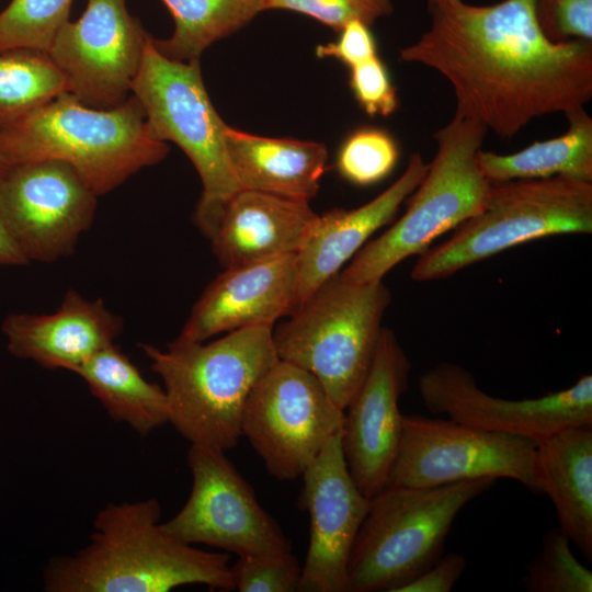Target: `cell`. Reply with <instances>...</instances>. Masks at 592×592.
<instances>
[{
	"mask_svg": "<svg viewBox=\"0 0 592 592\" xmlns=\"http://www.w3.org/2000/svg\"><path fill=\"white\" fill-rule=\"evenodd\" d=\"M12 166L0 155V180L8 173Z\"/></svg>",
	"mask_w": 592,
	"mask_h": 592,
	"instance_id": "38",
	"label": "cell"
},
{
	"mask_svg": "<svg viewBox=\"0 0 592 592\" xmlns=\"http://www.w3.org/2000/svg\"><path fill=\"white\" fill-rule=\"evenodd\" d=\"M536 442L451 419L403 415L388 486L428 488L480 478L515 480L540 493Z\"/></svg>",
	"mask_w": 592,
	"mask_h": 592,
	"instance_id": "11",
	"label": "cell"
},
{
	"mask_svg": "<svg viewBox=\"0 0 592 592\" xmlns=\"http://www.w3.org/2000/svg\"><path fill=\"white\" fill-rule=\"evenodd\" d=\"M565 234H592L591 182L566 177L491 182L482 208L424 251L411 278L442 280L512 247Z\"/></svg>",
	"mask_w": 592,
	"mask_h": 592,
	"instance_id": "8",
	"label": "cell"
},
{
	"mask_svg": "<svg viewBox=\"0 0 592 592\" xmlns=\"http://www.w3.org/2000/svg\"><path fill=\"white\" fill-rule=\"evenodd\" d=\"M540 493L551 500L559 526L592 560V423L567 426L536 444Z\"/></svg>",
	"mask_w": 592,
	"mask_h": 592,
	"instance_id": "23",
	"label": "cell"
},
{
	"mask_svg": "<svg viewBox=\"0 0 592 592\" xmlns=\"http://www.w3.org/2000/svg\"><path fill=\"white\" fill-rule=\"evenodd\" d=\"M335 432L303 473L299 506L309 513V545L298 592H345L350 554L369 499L352 479Z\"/></svg>",
	"mask_w": 592,
	"mask_h": 592,
	"instance_id": "16",
	"label": "cell"
},
{
	"mask_svg": "<svg viewBox=\"0 0 592 592\" xmlns=\"http://www.w3.org/2000/svg\"><path fill=\"white\" fill-rule=\"evenodd\" d=\"M96 197L62 161L12 166L0 180V217L29 262L53 263L73 253Z\"/></svg>",
	"mask_w": 592,
	"mask_h": 592,
	"instance_id": "13",
	"label": "cell"
},
{
	"mask_svg": "<svg viewBox=\"0 0 592 592\" xmlns=\"http://www.w3.org/2000/svg\"><path fill=\"white\" fill-rule=\"evenodd\" d=\"M349 83L355 100L369 116H388L397 110V91L378 55L350 68Z\"/></svg>",
	"mask_w": 592,
	"mask_h": 592,
	"instance_id": "34",
	"label": "cell"
},
{
	"mask_svg": "<svg viewBox=\"0 0 592 592\" xmlns=\"http://www.w3.org/2000/svg\"><path fill=\"white\" fill-rule=\"evenodd\" d=\"M339 33L335 42L317 46V57L337 59L350 69L377 56L376 41L367 24L352 21Z\"/></svg>",
	"mask_w": 592,
	"mask_h": 592,
	"instance_id": "35",
	"label": "cell"
},
{
	"mask_svg": "<svg viewBox=\"0 0 592 592\" xmlns=\"http://www.w3.org/2000/svg\"><path fill=\"white\" fill-rule=\"evenodd\" d=\"M168 152L134 94L115 107L99 110L65 92L0 130V155L9 164L62 161L98 196L162 161Z\"/></svg>",
	"mask_w": 592,
	"mask_h": 592,
	"instance_id": "3",
	"label": "cell"
},
{
	"mask_svg": "<svg viewBox=\"0 0 592 592\" xmlns=\"http://www.w3.org/2000/svg\"><path fill=\"white\" fill-rule=\"evenodd\" d=\"M226 145L241 189L309 202L326 171L322 144L263 137L227 125Z\"/></svg>",
	"mask_w": 592,
	"mask_h": 592,
	"instance_id": "22",
	"label": "cell"
},
{
	"mask_svg": "<svg viewBox=\"0 0 592 592\" xmlns=\"http://www.w3.org/2000/svg\"><path fill=\"white\" fill-rule=\"evenodd\" d=\"M156 499L109 503L93 521L89 543L52 559L47 592H168L187 584L235 589L229 555L209 553L168 534Z\"/></svg>",
	"mask_w": 592,
	"mask_h": 592,
	"instance_id": "2",
	"label": "cell"
},
{
	"mask_svg": "<svg viewBox=\"0 0 592 592\" xmlns=\"http://www.w3.org/2000/svg\"><path fill=\"white\" fill-rule=\"evenodd\" d=\"M239 592H298L301 567L291 553L238 556L231 566Z\"/></svg>",
	"mask_w": 592,
	"mask_h": 592,
	"instance_id": "31",
	"label": "cell"
},
{
	"mask_svg": "<svg viewBox=\"0 0 592 592\" xmlns=\"http://www.w3.org/2000/svg\"><path fill=\"white\" fill-rule=\"evenodd\" d=\"M568 128L558 137L535 141L500 155L478 152V163L490 182L566 177L592 183V118L583 109L565 114Z\"/></svg>",
	"mask_w": 592,
	"mask_h": 592,
	"instance_id": "25",
	"label": "cell"
},
{
	"mask_svg": "<svg viewBox=\"0 0 592 592\" xmlns=\"http://www.w3.org/2000/svg\"><path fill=\"white\" fill-rule=\"evenodd\" d=\"M296 254L225 267L204 289L174 341L205 342L254 325H273L293 312Z\"/></svg>",
	"mask_w": 592,
	"mask_h": 592,
	"instance_id": "18",
	"label": "cell"
},
{
	"mask_svg": "<svg viewBox=\"0 0 592 592\" xmlns=\"http://www.w3.org/2000/svg\"><path fill=\"white\" fill-rule=\"evenodd\" d=\"M174 31L168 39H155L164 56L189 61L198 59L216 41L230 35L263 12V0H162Z\"/></svg>",
	"mask_w": 592,
	"mask_h": 592,
	"instance_id": "26",
	"label": "cell"
},
{
	"mask_svg": "<svg viewBox=\"0 0 592 592\" xmlns=\"http://www.w3.org/2000/svg\"><path fill=\"white\" fill-rule=\"evenodd\" d=\"M344 422V411L308 371L277 360L251 390L242 411L244 435L270 475L301 477Z\"/></svg>",
	"mask_w": 592,
	"mask_h": 592,
	"instance_id": "10",
	"label": "cell"
},
{
	"mask_svg": "<svg viewBox=\"0 0 592 592\" xmlns=\"http://www.w3.org/2000/svg\"><path fill=\"white\" fill-rule=\"evenodd\" d=\"M570 544L560 526L544 534L540 550L522 579L527 592H592V572L576 558Z\"/></svg>",
	"mask_w": 592,
	"mask_h": 592,
	"instance_id": "29",
	"label": "cell"
},
{
	"mask_svg": "<svg viewBox=\"0 0 592 592\" xmlns=\"http://www.w3.org/2000/svg\"><path fill=\"white\" fill-rule=\"evenodd\" d=\"M140 349L162 379L169 423L191 444L225 452L241 436L251 390L278 360L273 325L240 328L208 343L173 340L164 350L147 343Z\"/></svg>",
	"mask_w": 592,
	"mask_h": 592,
	"instance_id": "4",
	"label": "cell"
},
{
	"mask_svg": "<svg viewBox=\"0 0 592 592\" xmlns=\"http://www.w3.org/2000/svg\"><path fill=\"white\" fill-rule=\"evenodd\" d=\"M73 373L88 386L116 422L129 425L140 436L169 423L164 389L145 379L114 342L98 351Z\"/></svg>",
	"mask_w": 592,
	"mask_h": 592,
	"instance_id": "24",
	"label": "cell"
},
{
	"mask_svg": "<svg viewBox=\"0 0 592 592\" xmlns=\"http://www.w3.org/2000/svg\"><path fill=\"white\" fill-rule=\"evenodd\" d=\"M467 566L459 553L442 554L426 570L402 587L399 592H449Z\"/></svg>",
	"mask_w": 592,
	"mask_h": 592,
	"instance_id": "36",
	"label": "cell"
},
{
	"mask_svg": "<svg viewBox=\"0 0 592 592\" xmlns=\"http://www.w3.org/2000/svg\"><path fill=\"white\" fill-rule=\"evenodd\" d=\"M410 369L395 332L383 328L368 374L344 410V458L352 479L368 499L389 483L403 431L398 402Z\"/></svg>",
	"mask_w": 592,
	"mask_h": 592,
	"instance_id": "17",
	"label": "cell"
},
{
	"mask_svg": "<svg viewBox=\"0 0 592 592\" xmlns=\"http://www.w3.org/2000/svg\"><path fill=\"white\" fill-rule=\"evenodd\" d=\"M429 12V29L399 56L449 82L455 115L512 138L537 117L567 114L591 100L592 43L550 41L535 0H446Z\"/></svg>",
	"mask_w": 592,
	"mask_h": 592,
	"instance_id": "1",
	"label": "cell"
},
{
	"mask_svg": "<svg viewBox=\"0 0 592 592\" xmlns=\"http://www.w3.org/2000/svg\"><path fill=\"white\" fill-rule=\"evenodd\" d=\"M535 13L550 41L592 43V0H535Z\"/></svg>",
	"mask_w": 592,
	"mask_h": 592,
	"instance_id": "33",
	"label": "cell"
},
{
	"mask_svg": "<svg viewBox=\"0 0 592 592\" xmlns=\"http://www.w3.org/2000/svg\"><path fill=\"white\" fill-rule=\"evenodd\" d=\"M148 37L125 0H88L80 19L62 25L47 54L68 93L86 106L107 110L129 96Z\"/></svg>",
	"mask_w": 592,
	"mask_h": 592,
	"instance_id": "14",
	"label": "cell"
},
{
	"mask_svg": "<svg viewBox=\"0 0 592 592\" xmlns=\"http://www.w3.org/2000/svg\"><path fill=\"white\" fill-rule=\"evenodd\" d=\"M487 132L480 123L454 114L434 134L435 156L405 214L365 243L339 275L354 283L380 281L397 264L422 254L436 238L477 214L491 187L478 163Z\"/></svg>",
	"mask_w": 592,
	"mask_h": 592,
	"instance_id": "7",
	"label": "cell"
},
{
	"mask_svg": "<svg viewBox=\"0 0 592 592\" xmlns=\"http://www.w3.org/2000/svg\"><path fill=\"white\" fill-rule=\"evenodd\" d=\"M428 168L422 156L413 153L403 173L368 203L354 209L334 208L318 216L314 230L296 254L293 312L323 283L338 275L375 231L394 220Z\"/></svg>",
	"mask_w": 592,
	"mask_h": 592,
	"instance_id": "20",
	"label": "cell"
},
{
	"mask_svg": "<svg viewBox=\"0 0 592 592\" xmlns=\"http://www.w3.org/2000/svg\"><path fill=\"white\" fill-rule=\"evenodd\" d=\"M123 318L102 298L68 289L50 314L12 312L1 330L9 353L47 369L73 371L123 332Z\"/></svg>",
	"mask_w": 592,
	"mask_h": 592,
	"instance_id": "19",
	"label": "cell"
},
{
	"mask_svg": "<svg viewBox=\"0 0 592 592\" xmlns=\"http://www.w3.org/2000/svg\"><path fill=\"white\" fill-rule=\"evenodd\" d=\"M390 299L383 280L331 277L273 330L278 360L311 373L344 411L368 374Z\"/></svg>",
	"mask_w": 592,
	"mask_h": 592,
	"instance_id": "6",
	"label": "cell"
},
{
	"mask_svg": "<svg viewBox=\"0 0 592 592\" xmlns=\"http://www.w3.org/2000/svg\"><path fill=\"white\" fill-rule=\"evenodd\" d=\"M132 93L156 138L178 145L195 167L203 185L195 220L210 238L226 204L241 187L226 145L227 124L212 104L198 59H171L149 35Z\"/></svg>",
	"mask_w": 592,
	"mask_h": 592,
	"instance_id": "9",
	"label": "cell"
},
{
	"mask_svg": "<svg viewBox=\"0 0 592 592\" xmlns=\"http://www.w3.org/2000/svg\"><path fill=\"white\" fill-rule=\"evenodd\" d=\"M29 261L9 234L0 217V267L20 266Z\"/></svg>",
	"mask_w": 592,
	"mask_h": 592,
	"instance_id": "37",
	"label": "cell"
},
{
	"mask_svg": "<svg viewBox=\"0 0 592 592\" xmlns=\"http://www.w3.org/2000/svg\"><path fill=\"white\" fill-rule=\"evenodd\" d=\"M399 158L398 144L386 130L362 127L342 144L337 157L340 175L352 184L368 186L387 178Z\"/></svg>",
	"mask_w": 592,
	"mask_h": 592,
	"instance_id": "30",
	"label": "cell"
},
{
	"mask_svg": "<svg viewBox=\"0 0 592 592\" xmlns=\"http://www.w3.org/2000/svg\"><path fill=\"white\" fill-rule=\"evenodd\" d=\"M496 481L387 486L376 493L350 554L345 592H399L443 554L458 513Z\"/></svg>",
	"mask_w": 592,
	"mask_h": 592,
	"instance_id": "5",
	"label": "cell"
},
{
	"mask_svg": "<svg viewBox=\"0 0 592 592\" xmlns=\"http://www.w3.org/2000/svg\"><path fill=\"white\" fill-rule=\"evenodd\" d=\"M444 1H446V0H426L428 9L430 10V9L441 4Z\"/></svg>",
	"mask_w": 592,
	"mask_h": 592,
	"instance_id": "39",
	"label": "cell"
},
{
	"mask_svg": "<svg viewBox=\"0 0 592 592\" xmlns=\"http://www.w3.org/2000/svg\"><path fill=\"white\" fill-rule=\"evenodd\" d=\"M65 92L66 79L47 53L0 52V130Z\"/></svg>",
	"mask_w": 592,
	"mask_h": 592,
	"instance_id": "27",
	"label": "cell"
},
{
	"mask_svg": "<svg viewBox=\"0 0 592 592\" xmlns=\"http://www.w3.org/2000/svg\"><path fill=\"white\" fill-rule=\"evenodd\" d=\"M419 394L433 413L496 433L536 443L567 426L592 423V376L545 396L511 400L483 391L465 367L441 362L419 377Z\"/></svg>",
	"mask_w": 592,
	"mask_h": 592,
	"instance_id": "15",
	"label": "cell"
},
{
	"mask_svg": "<svg viewBox=\"0 0 592 592\" xmlns=\"http://www.w3.org/2000/svg\"><path fill=\"white\" fill-rule=\"evenodd\" d=\"M318 216L308 202L241 189L210 237L213 251L224 267L297 253Z\"/></svg>",
	"mask_w": 592,
	"mask_h": 592,
	"instance_id": "21",
	"label": "cell"
},
{
	"mask_svg": "<svg viewBox=\"0 0 592 592\" xmlns=\"http://www.w3.org/2000/svg\"><path fill=\"white\" fill-rule=\"evenodd\" d=\"M72 0H12L0 12V52L29 48L47 53L68 22Z\"/></svg>",
	"mask_w": 592,
	"mask_h": 592,
	"instance_id": "28",
	"label": "cell"
},
{
	"mask_svg": "<svg viewBox=\"0 0 592 592\" xmlns=\"http://www.w3.org/2000/svg\"><path fill=\"white\" fill-rule=\"evenodd\" d=\"M263 10H288L308 15L339 32L352 21L371 26L391 14L392 0H263Z\"/></svg>",
	"mask_w": 592,
	"mask_h": 592,
	"instance_id": "32",
	"label": "cell"
},
{
	"mask_svg": "<svg viewBox=\"0 0 592 592\" xmlns=\"http://www.w3.org/2000/svg\"><path fill=\"white\" fill-rule=\"evenodd\" d=\"M187 464L191 493L182 509L162 524L168 534L190 545L204 544L237 556L292 551L291 540L225 451L191 444Z\"/></svg>",
	"mask_w": 592,
	"mask_h": 592,
	"instance_id": "12",
	"label": "cell"
}]
</instances>
